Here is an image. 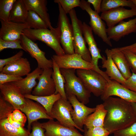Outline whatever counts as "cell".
<instances>
[{
  "label": "cell",
  "instance_id": "obj_1",
  "mask_svg": "<svg viewBox=\"0 0 136 136\" xmlns=\"http://www.w3.org/2000/svg\"><path fill=\"white\" fill-rule=\"evenodd\" d=\"M104 101L107 111L104 127L110 134L126 128L136 121L131 103L112 96Z\"/></svg>",
  "mask_w": 136,
  "mask_h": 136
},
{
  "label": "cell",
  "instance_id": "obj_2",
  "mask_svg": "<svg viewBox=\"0 0 136 136\" xmlns=\"http://www.w3.org/2000/svg\"><path fill=\"white\" fill-rule=\"evenodd\" d=\"M60 70L65 80L64 88L66 94L74 95L81 102L85 105L88 103L91 93L76 75L75 69L60 68Z\"/></svg>",
  "mask_w": 136,
  "mask_h": 136
},
{
  "label": "cell",
  "instance_id": "obj_3",
  "mask_svg": "<svg viewBox=\"0 0 136 136\" xmlns=\"http://www.w3.org/2000/svg\"><path fill=\"white\" fill-rule=\"evenodd\" d=\"M23 33L33 41L39 40L44 43L53 49L56 55L62 56L66 54L61 46L55 28L52 29L48 28L38 29L27 28L24 30Z\"/></svg>",
  "mask_w": 136,
  "mask_h": 136
},
{
  "label": "cell",
  "instance_id": "obj_4",
  "mask_svg": "<svg viewBox=\"0 0 136 136\" xmlns=\"http://www.w3.org/2000/svg\"><path fill=\"white\" fill-rule=\"evenodd\" d=\"M58 5L59 14L57 27L55 28L62 47L66 54L75 53L74 49L72 26L68 17L60 4Z\"/></svg>",
  "mask_w": 136,
  "mask_h": 136
},
{
  "label": "cell",
  "instance_id": "obj_5",
  "mask_svg": "<svg viewBox=\"0 0 136 136\" xmlns=\"http://www.w3.org/2000/svg\"><path fill=\"white\" fill-rule=\"evenodd\" d=\"M76 72L77 76L91 93L96 97L102 95L108 82L103 76L92 69H77Z\"/></svg>",
  "mask_w": 136,
  "mask_h": 136
},
{
  "label": "cell",
  "instance_id": "obj_6",
  "mask_svg": "<svg viewBox=\"0 0 136 136\" xmlns=\"http://www.w3.org/2000/svg\"><path fill=\"white\" fill-rule=\"evenodd\" d=\"M69 14L73 28V43L75 53L81 55L85 61L91 63L90 54L88 49L86 46V43L83 36V23L77 18L74 9Z\"/></svg>",
  "mask_w": 136,
  "mask_h": 136
},
{
  "label": "cell",
  "instance_id": "obj_7",
  "mask_svg": "<svg viewBox=\"0 0 136 136\" xmlns=\"http://www.w3.org/2000/svg\"><path fill=\"white\" fill-rule=\"evenodd\" d=\"M73 110V107L67 99L61 97L54 104L50 116L64 126L79 130L72 119L71 112Z\"/></svg>",
  "mask_w": 136,
  "mask_h": 136
},
{
  "label": "cell",
  "instance_id": "obj_8",
  "mask_svg": "<svg viewBox=\"0 0 136 136\" xmlns=\"http://www.w3.org/2000/svg\"><path fill=\"white\" fill-rule=\"evenodd\" d=\"M80 7L82 10L85 11L89 15L90 18L89 24L94 34L100 38L104 42L112 47L111 40L106 32V24L99 14L92 10L90 4L85 0L80 1Z\"/></svg>",
  "mask_w": 136,
  "mask_h": 136
},
{
  "label": "cell",
  "instance_id": "obj_9",
  "mask_svg": "<svg viewBox=\"0 0 136 136\" xmlns=\"http://www.w3.org/2000/svg\"><path fill=\"white\" fill-rule=\"evenodd\" d=\"M20 40L21 45L24 51L28 53L36 60L38 67L43 70L52 68V60L47 58L45 52L40 49L37 43L28 38L23 33L21 35Z\"/></svg>",
  "mask_w": 136,
  "mask_h": 136
},
{
  "label": "cell",
  "instance_id": "obj_10",
  "mask_svg": "<svg viewBox=\"0 0 136 136\" xmlns=\"http://www.w3.org/2000/svg\"><path fill=\"white\" fill-rule=\"evenodd\" d=\"M67 100L71 104L73 110L71 112L72 119L82 132H84L83 128L85 122L90 115L95 110V108L88 107L79 101L74 95L66 94Z\"/></svg>",
  "mask_w": 136,
  "mask_h": 136
},
{
  "label": "cell",
  "instance_id": "obj_11",
  "mask_svg": "<svg viewBox=\"0 0 136 136\" xmlns=\"http://www.w3.org/2000/svg\"><path fill=\"white\" fill-rule=\"evenodd\" d=\"M53 60L60 69H85L94 70V66L91 63L84 60L80 55L75 53L65 54L62 56L53 55Z\"/></svg>",
  "mask_w": 136,
  "mask_h": 136
},
{
  "label": "cell",
  "instance_id": "obj_12",
  "mask_svg": "<svg viewBox=\"0 0 136 136\" xmlns=\"http://www.w3.org/2000/svg\"><path fill=\"white\" fill-rule=\"evenodd\" d=\"M82 30L84 37L86 43L87 44L88 49L91 55V63L94 66V70L103 76L106 79L109 77L105 73L101 70L98 66V61L101 59L103 57L100 54L101 50L98 48L94 37L92 30L90 26L85 22H83L82 25Z\"/></svg>",
  "mask_w": 136,
  "mask_h": 136
},
{
  "label": "cell",
  "instance_id": "obj_13",
  "mask_svg": "<svg viewBox=\"0 0 136 136\" xmlns=\"http://www.w3.org/2000/svg\"><path fill=\"white\" fill-rule=\"evenodd\" d=\"M115 96L130 103H136V92L132 91L117 81L110 80L105 90L100 96L104 101L108 97Z\"/></svg>",
  "mask_w": 136,
  "mask_h": 136
},
{
  "label": "cell",
  "instance_id": "obj_14",
  "mask_svg": "<svg viewBox=\"0 0 136 136\" xmlns=\"http://www.w3.org/2000/svg\"><path fill=\"white\" fill-rule=\"evenodd\" d=\"M1 95L15 109L22 110L26 104V98L19 89L13 82L0 85Z\"/></svg>",
  "mask_w": 136,
  "mask_h": 136
},
{
  "label": "cell",
  "instance_id": "obj_15",
  "mask_svg": "<svg viewBox=\"0 0 136 136\" xmlns=\"http://www.w3.org/2000/svg\"><path fill=\"white\" fill-rule=\"evenodd\" d=\"M26 98V104L21 110L26 115L28 121L27 129L30 131L31 124L40 119H54L48 114L45 108L37 102Z\"/></svg>",
  "mask_w": 136,
  "mask_h": 136
},
{
  "label": "cell",
  "instance_id": "obj_16",
  "mask_svg": "<svg viewBox=\"0 0 136 136\" xmlns=\"http://www.w3.org/2000/svg\"><path fill=\"white\" fill-rule=\"evenodd\" d=\"M52 68L44 69L38 79L39 82L34 88L31 94L38 96L51 95L55 93V85L52 77Z\"/></svg>",
  "mask_w": 136,
  "mask_h": 136
},
{
  "label": "cell",
  "instance_id": "obj_17",
  "mask_svg": "<svg viewBox=\"0 0 136 136\" xmlns=\"http://www.w3.org/2000/svg\"><path fill=\"white\" fill-rule=\"evenodd\" d=\"M135 16L136 8L128 9L121 7L102 12L100 16L106 22L108 28H111L124 19Z\"/></svg>",
  "mask_w": 136,
  "mask_h": 136
},
{
  "label": "cell",
  "instance_id": "obj_18",
  "mask_svg": "<svg viewBox=\"0 0 136 136\" xmlns=\"http://www.w3.org/2000/svg\"><path fill=\"white\" fill-rule=\"evenodd\" d=\"M1 27L0 38L6 41H13L20 40L24 30L30 28L26 23H18L11 21H5L0 20Z\"/></svg>",
  "mask_w": 136,
  "mask_h": 136
},
{
  "label": "cell",
  "instance_id": "obj_19",
  "mask_svg": "<svg viewBox=\"0 0 136 136\" xmlns=\"http://www.w3.org/2000/svg\"><path fill=\"white\" fill-rule=\"evenodd\" d=\"M41 124L45 130V136H85L76 128L65 126L54 119L49 120L47 122L41 123Z\"/></svg>",
  "mask_w": 136,
  "mask_h": 136
},
{
  "label": "cell",
  "instance_id": "obj_20",
  "mask_svg": "<svg viewBox=\"0 0 136 136\" xmlns=\"http://www.w3.org/2000/svg\"><path fill=\"white\" fill-rule=\"evenodd\" d=\"M109 38L116 42L132 33L136 32V17L125 21L123 20L118 24L106 29Z\"/></svg>",
  "mask_w": 136,
  "mask_h": 136
},
{
  "label": "cell",
  "instance_id": "obj_21",
  "mask_svg": "<svg viewBox=\"0 0 136 136\" xmlns=\"http://www.w3.org/2000/svg\"><path fill=\"white\" fill-rule=\"evenodd\" d=\"M105 52L107 58H106L104 55H102V67L106 69L105 72L110 79L113 80L124 85L126 80L114 62L111 56L110 50L107 48Z\"/></svg>",
  "mask_w": 136,
  "mask_h": 136
},
{
  "label": "cell",
  "instance_id": "obj_22",
  "mask_svg": "<svg viewBox=\"0 0 136 136\" xmlns=\"http://www.w3.org/2000/svg\"><path fill=\"white\" fill-rule=\"evenodd\" d=\"M43 70L37 67L32 72L26 75L24 78L13 82L19 89L24 95L31 94L33 89L38 84L36 80L38 79L42 74Z\"/></svg>",
  "mask_w": 136,
  "mask_h": 136
},
{
  "label": "cell",
  "instance_id": "obj_23",
  "mask_svg": "<svg viewBox=\"0 0 136 136\" xmlns=\"http://www.w3.org/2000/svg\"><path fill=\"white\" fill-rule=\"evenodd\" d=\"M30 66L27 59L22 57L5 65L1 72L22 77L30 73L31 70Z\"/></svg>",
  "mask_w": 136,
  "mask_h": 136
},
{
  "label": "cell",
  "instance_id": "obj_24",
  "mask_svg": "<svg viewBox=\"0 0 136 136\" xmlns=\"http://www.w3.org/2000/svg\"><path fill=\"white\" fill-rule=\"evenodd\" d=\"M28 10L33 11L38 14L46 22L50 29L54 28L52 26L48 13L46 0H24Z\"/></svg>",
  "mask_w": 136,
  "mask_h": 136
},
{
  "label": "cell",
  "instance_id": "obj_25",
  "mask_svg": "<svg viewBox=\"0 0 136 136\" xmlns=\"http://www.w3.org/2000/svg\"><path fill=\"white\" fill-rule=\"evenodd\" d=\"M112 58L121 74L126 79L129 78L132 73L126 58L123 53L118 48L110 50Z\"/></svg>",
  "mask_w": 136,
  "mask_h": 136
},
{
  "label": "cell",
  "instance_id": "obj_26",
  "mask_svg": "<svg viewBox=\"0 0 136 136\" xmlns=\"http://www.w3.org/2000/svg\"><path fill=\"white\" fill-rule=\"evenodd\" d=\"M95 111L89 115L84 123L88 128L95 127H104V120L107 113L103 104L97 105Z\"/></svg>",
  "mask_w": 136,
  "mask_h": 136
},
{
  "label": "cell",
  "instance_id": "obj_27",
  "mask_svg": "<svg viewBox=\"0 0 136 136\" xmlns=\"http://www.w3.org/2000/svg\"><path fill=\"white\" fill-rule=\"evenodd\" d=\"M28 11L24 0H16L10 12L9 21L18 23H25Z\"/></svg>",
  "mask_w": 136,
  "mask_h": 136
},
{
  "label": "cell",
  "instance_id": "obj_28",
  "mask_svg": "<svg viewBox=\"0 0 136 136\" xmlns=\"http://www.w3.org/2000/svg\"><path fill=\"white\" fill-rule=\"evenodd\" d=\"M30 131L24 127L17 128L13 126L7 118L0 120V136H28Z\"/></svg>",
  "mask_w": 136,
  "mask_h": 136
},
{
  "label": "cell",
  "instance_id": "obj_29",
  "mask_svg": "<svg viewBox=\"0 0 136 136\" xmlns=\"http://www.w3.org/2000/svg\"><path fill=\"white\" fill-rule=\"evenodd\" d=\"M24 96L26 98L35 101L39 103L45 108L50 116L54 104L61 97L59 93L44 96H36L32 94H26Z\"/></svg>",
  "mask_w": 136,
  "mask_h": 136
},
{
  "label": "cell",
  "instance_id": "obj_30",
  "mask_svg": "<svg viewBox=\"0 0 136 136\" xmlns=\"http://www.w3.org/2000/svg\"><path fill=\"white\" fill-rule=\"evenodd\" d=\"M52 60L53 62V72L52 77L55 86V94L59 93L62 98L67 99L64 88V85L65 83V79L61 73L60 69L54 61Z\"/></svg>",
  "mask_w": 136,
  "mask_h": 136
},
{
  "label": "cell",
  "instance_id": "obj_31",
  "mask_svg": "<svg viewBox=\"0 0 136 136\" xmlns=\"http://www.w3.org/2000/svg\"><path fill=\"white\" fill-rule=\"evenodd\" d=\"M124 7H129L131 9L136 8L132 0H103L101 5V12Z\"/></svg>",
  "mask_w": 136,
  "mask_h": 136
},
{
  "label": "cell",
  "instance_id": "obj_32",
  "mask_svg": "<svg viewBox=\"0 0 136 136\" xmlns=\"http://www.w3.org/2000/svg\"><path fill=\"white\" fill-rule=\"evenodd\" d=\"M25 23L31 29H38L49 28L42 18L36 13L32 10H28Z\"/></svg>",
  "mask_w": 136,
  "mask_h": 136
},
{
  "label": "cell",
  "instance_id": "obj_33",
  "mask_svg": "<svg viewBox=\"0 0 136 136\" xmlns=\"http://www.w3.org/2000/svg\"><path fill=\"white\" fill-rule=\"evenodd\" d=\"M16 0H0V20L5 21H10V12Z\"/></svg>",
  "mask_w": 136,
  "mask_h": 136
},
{
  "label": "cell",
  "instance_id": "obj_34",
  "mask_svg": "<svg viewBox=\"0 0 136 136\" xmlns=\"http://www.w3.org/2000/svg\"><path fill=\"white\" fill-rule=\"evenodd\" d=\"M15 110L13 106L0 96V120L7 118Z\"/></svg>",
  "mask_w": 136,
  "mask_h": 136
},
{
  "label": "cell",
  "instance_id": "obj_35",
  "mask_svg": "<svg viewBox=\"0 0 136 136\" xmlns=\"http://www.w3.org/2000/svg\"><path fill=\"white\" fill-rule=\"evenodd\" d=\"M54 2L56 3H59L65 13L66 14L74 8L80 7V0H55Z\"/></svg>",
  "mask_w": 136,
  "mask_h": 136
},
{
  "label": "cell",
  "instance_id": "obj_36",
  "mask_svg": "<svg viewBox=\"0 0 136 136\" xmlns=\"http://www.w3.org/2000/svg\"><path fill=\"white\" fill-rule=\"evenodd\" d=\"M7 48L21 49L24 51L21 45L20 40L6 41L0 38V52Z\"/></svg>",
  "mask_w": 136,
  "mask_h": 136
},
{
  "label": "cell",
  "instance_id": "obj_37",
  "mask_svg": "<svg viewBox=\"0 0 136 136\" xmlns=\"http://www.w3.org/2000/svg\"><path fill=\"white\" fill-rule=\"evenodd\" d=\"M84 132L86 136H108L109 132L104 127H95L88 129L86 127Z\"/></svg>",
  "mask_w": 136,
  "mask_h": 136
},
{
  "label": "cell",
  "instance_id": "obj_38",
  "mask_svg": "<svg viewBox=\"0 0 136 136\" xmlns=\"http://www.w3.org/2000/svg\"><path fill=\"white\" fill-rule=\"evenodd\" d=\"M121 50L124 54L132 72L136 74V54L128 49Z\"/></svg>",
  "mask_w": 136,
  "mask_h": 136
},
{
  "label": "cell",
  "instance_id": "obj_39",
  "mask_svg": "<svg viewBox=\"0 0 136 136\" xmlns=\"http://www.w3.org/2000/svg\"><path fill=\"white\" fill-rule=\"evenodd\" d=\"M114 136H136V121L129 127L116 131Z\"/></svg>",
  "mask_w": 136,
  "mask_h": 136
},
{
  "label": "cell",
  "instance_id": "obj_40",
  "mask_svg": "<svg viewBox=\"0 0 136 136\" xmlns=\"http://www.w3.org/2000/svg\"><path fill=\"white\" fill-rule=\"evenodd\" d=\"M9 116L12 120L20 123L24 126L27 120L25 114L18 109H15Z\"/></svg>",
  "mask_w": 136,
  "mask_h": 136
},
{
  "label": "cell",
  "instance_id": "obj_41",
  "mask_svg": "<svg viewBox=\"0 0 136 136\" xmlns=\"http://www.w3.org/2000/svg\"><path fill=\"white\" fill-rule=\"evenodd\" d=\"M24 52L20 50L13 56L5 59H0V72H1L6 65L12 63L22 57Z\"/></svg>",
  "mask_w": 136,
  "mask_h": 136
},
{
  "label": "cell",
  "instance_id": "obj_42",
  "mask_svg": "<svg viewBox=\"0 0 136 136\" xmlns=\"http://www.w3.org/2000/svg\"><path fill=\"white\" fill-rule=\"evenodd\" d=\"M31 132L28 136H45V130L42 127L41 123L36 121L31 124Z\"/></svg>",
  "mask_w": 136,
  "mask_h": 136
},
{
  "label": "cell",
  "instance_id": "obj_43",
  "mask_svg": "<svg viewBox=\"0 0 136 136\" xmlns=\"http://www.w3.org/2000/svg\"><path fill=\"white\" fill-rule=\"evenodd\" d=\"M23 78L11 75L0 73V85L10 82L18 81L22 79Z\"/></svg>",
  "mask_w": 136,
  "mask_h": 136
},
{
  "label": "cell",
  "instance_id": "obj_44",
  "mask_svg": "<svg viewBox=\"0 0 136 136\" xmlns=\"http://www.w3.org/2000/svg\"><path fill=\"white\" fill-rule=\"evenodd\" d=\"M123 85L136 92V74L132 72L131 76L126 80L125 84Z\"/></svg>",
  "mask_w": 136,
  "mask_h": 136
},
{
  "label": "cell",
  "instance_id": "obj_45",
  "mask_svg": "<svg viewBox=\"0 0 136 136\" xmlns=\"http://www.w3.org/2000/svg\"><path fill=\"white\" fill-rule=\"evenodd\" d=\"M87 1L92 5L95 11L98 14L101 12L102 0H87Z\"/></svg>",
  "mask_w": 136,
  "mask_h": 136
},
{
  "label": "cell",
  "instance_id": "obj_46",
  "mask_svg": "<svg viewBox=\"0 0 136 136\" xmlns=\"http://www.w3.org/2000/svg\"><path fill=\"white\" fill-rule=\"evenodd\" d=\"M8 122L13 127L17 128H22L24 127V126L21 123L12 120L8 116L7 118Z\"/></svg>",
  "mask_w": 136,
  "mask_h": 136
},
{
  "label": "cell",
  "instance_id": "obj_47",
  "mask_svg": "<svg viewBox=\"0 0 136 136\" xmlns=\"http://www.w3.org/2000/svg\"><path fill=\"white\" fill-rule=\"evenodd\" d=\"M134 47H136V43L130 45L118 48L120 50H121L123 49H127L130 48Z\"/></svg>",
  "mask_w": 136,
  "mask_h": 136
},
{
  "label": "cell",
  "instance_id": "obj_48",
  "mask_svg": "<svg viewBox=\"0 0 136 136\" xmlns=\"http://www.w3.org/2000/svg\"><path fill=\"white\" fill-rule=\"evenodd\" d=\"M131 104L133 111L136 117V103H131Z\"/></svg>",
  "mask_w": 136,
  "mask_h": 136
},
{
  "label": "cell",
  "instance_id": "obj_49",
  "mask_svg": "<svg viewBox=\"0 0 136 136\" xmlns=\"http://www.w3.org/2000/svg\"><path fill=\"white\" fill-rule=\"evenodd\" d=\"M125 49L129 50L131 52L136 54V47L130 48Z\"/></svg>",
  "mask_w": 136,
  "mask_h": 136
},
{
  "label": "cell",
  "instance_id": "obj_50",
  "mask_svg": "<svg viewBox=\"0 0 136 136\" xmlns=\"http://www.w3.org/2000/svg\"><path fill=\"white\" fill-rule=\"evenodd\" d=\"M132 1L134 3L136 7V0H132Z\"/></svg>",
  "mask_w": 136,
  "mask_h": 136
},
{
  "label": "cell",
  "instance_id": "obj_51",
  "mask_svg": "<svg viewBox=\"0 0 136 136\" xmlns=\"http://www.w3.org/2000/svg\"><path fill=\"white\" fill-rule=\"evenodd\" d=\"M85 135V136H86V134H85V133H84V134Z\"/></svg>",
  "mask_w": 136,
  "mask_h": 136
}]
</instances>
